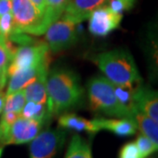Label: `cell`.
Returning a JSON list of instances; mask_svg holds the SVG:
<instances>
[{"label":"cell","instance_id":"obj_1","mask_svg":"<svg viewBox=\"0 0 158 158\" xmlns=\"http://www.w3.org/2000/svg\"><path fill=\"white\" fill-rule=\"evenodd\" d=\"M47 89L50 115H59L73 108L84 95L77 75L68 69L56 68L48 72Z\"/></svg>","mask_w":158,"mask_h":158},{"label":"cell","instance_id":"obj_2","mask_svg":"<svg viewBox=\"0 0 158 158\" xmlns=\"http://www.w3.org/2000/svg\"><path fill=\"white\" fill-rule=\"evenodd\" d=\"M91 60L113 85L131 89L141 85V75L128 51H106L92 56Z\"/></svg>","mask_w":158,"mask_h":158},{"label":"cell","instance_id":"obj_3","mask_svg":"<svg viewBox=\"0 0 158 158\" xmlns=\"http://www.w3.org/2000/svg\"><path fill=\"white\" fill-rule=\"evenodd\" d=\"M87 90L92 111L117 118H131L130 113L115 95L113 85L106 77L91 78L87 85Z\"/></svg>","mask_w":158,"mask_h":158},{"label":"cell","instance_id":"obj_4","mask_svg":"<svg viewBox=\"0 0 158 158\" xmlns=\"http://www.w3.org/2000/svg\"><path fill=\"white\" fill-rule=\"evenodd\" d=\"M11 13L15 25L14 33L40 36L48 29L44 16L29 0H11Z\"/></svg>","mask_w":158,"mask_h":158},{"label":"cell","instance_id":"obj_5","mask_svg":"<svg viewBox=\"0 0 158 158\" xmlns=\"http://www.w3.org/2000/svg\"><path fill=\"white\" fill-rule=\"evenodd\" d=\"M50 58V50L46 41L40 40L33 45L18 47L7 69L8 77L18 71L34 67Z\"/></svg>","mask_w":158,"mask_h":158},{"label":"cell","instance_id":"obj_6","mask_svg":"<svg viewBox=\"0 0 158 158\" xmlns=\"http://www.w3.org/2000/svg\"><path fill=\"white\" fill-rule=\"evenodd\" d=\"M75 23L60 18L52 23L46 31V43L50 52L59 53L70 48L77 40Z\"/></svg>","mask_w":158,"mask_h":158},{"label":"cell","instance_id":"obj_7","mask_svg":"<svg viewBox=\"0 0 158 158\" xmlns=\"http://www.w3.org/2000/svg\"><path fill=\"white\" fill-rule=\"evenodd\" d=\"M65 135L63 129H47L40 132L30 141V158H54L62 147Z\"/></svg>","mask_w":158,"mask_h":158},{"label":"cell","instance_id":"obj_8","mask_svg":"<svg viewBox=\"0 0 158 158\" xmlns=\"http://www.w3.org/2000/svg\"><path fill=\"white\" fill-rule=\"evenodd\" d=\"M122 18V13L104 5L91 12L89 17V31L94 36L105 37L118 28Z\"/></svg>","mask_w":158,"mask_h":158},{"label":"cell","instance_id":"obj_9","mask_svg":"<svg viewBox=\"0 0 158 158\" xmlns=\"http://www.w3.org/2000/svg\"><path fill=\"white\" fill-rule=\"evenodd\" d=\"M42 125L40 121L24 118L19 115L11 126L6 145L28 143L40 132Z\"/></svg>","mask_w":158,"mask_h":158},{"label":"cell","instance_id":"obj_10","mask_svg":"<svg viewBox=\"0 0 158 158\" xmlns=\"http://www.w3.org/2000/svg\"><path fill=\"white\" fill-rule=\"evenodd\" d=\"M106 2L108 0H69L61 18L78 24L89 19L92 11Z\"/></svg>","mask_w":158,"mask_h":158},{"label":"cell","instance_id":"obj_11","mask_svg":"<svg viewBox=\"0 0 158 158\" xmlns=\"http://www.w3.org/2000/svg\"><path fill=\"white\" fill-rule=\"evenodd\" d=\"M134 100L139 111L157 122L158 98L156 90L148 86L138 85L134 90Z\"/></svg>","mask_w":158,"mask_h":158},{"label":"cell","instance_id":"obj_12","mask_svg":"<svg viewBox=\"0 0 158 158\" xmlns=\"http://www.w3.org/2000/svg\"><path fill=\"white\" fill-rule=\"evenodd\" d=\"M51 62V57L46 59L45 61L35 65L34 67L24 69L21 71H18L16 73L10 76V80L8 83V87L6 90V95H9L14 93L18 90H22L27 87L29 84H31L34 79L38 77L41 71L48 69Z\"/></svg>","mask_w":158,"mask_h":158},{"label":"cell","instance_id":"obj_13","mask_svg":"<svg viewBox=\"0 0 158 158\" xmlns=\"http://www.w3.org/2000/svg\"><path fill=\"white\" fill-rule=\"evenodd\" d=\"M94 120L99 130H107L118 136L134 135L138 129L135 121L131 118H106L99 117L95 118Z\"/></svg>","mask_w":158,"mask_h":158},{"label":"cell","instance_id":"obj_14","mask_svg":"<svg viewBox=\"0 0 158 158\" xmlns=\"http://www.w3.org/2000/svg\"><path fill=\"white\" fill-rule=\"evenodd\" d=\"M58 125L62 129L74 130L77 132H86L90 135H95L100 131L93 119H87L77 116L75 113L62 114L58 118Z\"/></svg>","mask_w":158,"mask_h":158},{"label":"cell","instance_id":"obj_15","mask_svg":"<svg viewBox=\"0 0 158 158\" xmlns=\"http://www.w3.org/2000/svg\"><path fill=\"white\" fill-rule=\"evenodd\" d=\"M48 72V69L41 71L31 84L24 88L26 101L48 105V97L47 89V79Z\"/></svg>","mask_w":158,"mask_h":158},{"label":"cell","instance_id":"obj_16","mask_svg":"<svg viewBox=\"0 0 158 158\" xmlns=\"http://www.w3.org/2000/svg\"><path fill=\"white\" fill-rule=\"evenodd\" d=\"M132 118L135 121L137 128L141 130L143 135L148 137L153 143L158 147V125L156 121L141 113L137 108L132 112Z\"/></svg>","mask_w":158,"mask_h":158},{"label":"cell","instance_id":"obj_17","mask_svg":"<svg viewBox=\"0 0 158 158\" xmlns=\"http://www.w3.org/2000/svg\"><path fill=\"white\" fill-rule=\"evenodd\" d=\"M20 116L24 118L37 120L43 124L47 119H48L51 115L48 109V105L38 104L32 101H26V104L20 113Z\"/></svg>","mask_w":158,"mask_h":158},{"label":"cell","instance_id":"obj_18","mask_svg":"<svg viewBox=\"0 0 158 158\" xmlns=\"http://www.w3.org/2000/svg\"><path fill=\"white\" fill-rule=\"evenodd\" d=\"M18 47L7 39L5 42H0V79L6 85L7 82V69L11 59L17 50Z\"/></svg>","mask_w":158,"mask_h":158},{"label":"cell","instance_id":"obj_19","mask_svg":"<svg viewBox=\"0 0 158 158\" xmlns=\"http://www.w3.org/2000/svg\"><path fill=\"white\" fill-rule=\"evenodd\" d=\"M65 158H92L90 144L80 135H74L69 142Z\"/></svg>","mask_w":158,"mask_h":158},{"label":"cell","instance_id":"obj_20","mask_svg":"<svg viewBox=\"0 0 158 158\" xmlns=\"http://www.w3.org/2000/svg\"><path fill=\"white\" fill-rule=\"evenodd\" d=\"M69 0H46L44 21L47 28L62 17Z\"/></svg>","mask_w":158,"mask_h":158},{"label":"cell","instance_id":"obj_21","mask_svg":"<svg viewBox=\"0 0 158 158\" xmlns=\"http://www.w3.org/2000/svg\"><path fill=\"white\" fill-rule=\"evenodd\" d=\"M25 104H26V97H25L24 89H22L14 93L6 95L3 112H14L20 114Z\"/></svg>","mask_w":158,"mask_h":158},{"label":"cell","instance_id":"obj_22","mask_svg":"<svg viewBox=\"0 0 158 158\" xmlns=\"http://www.w3.org/2000/svg\"><path fill=\"white\" fill-rule=\"evenodd\" d=\"M113 88H114V92L118 100L127 110V112L130 113V116L132 118V112L136 107L135 100H134L135 89L114 85H113Z\"/></svg>","mask_w":158,"mask_h":158},{"label":"cell","instance_id":"obj_23","mask_svg":"<svg viewBox=\"0 0 158 158\" xmlns=\"http://www.w3.org/2000/svg\"><path fill=\"white\" fill-rule=\"evenodd\" d=\"M20 114L14 112H3L0 118V145H6L9 133L14 121Z\"/></svg>","mask_w":158,"mask_h":158},{"label":"cell","instance_id":"obj_24","mask_svg":"<svg viewBox=\"0 0 158 158\" xmlns=\"http://www.w3.org/2000/svg\"><path fill=\"white\" fill-rule=\"evenodd\" d=\"M135 143L141 158H147L157 150V146H156L148 137L143 135L138 136Z\"/></svg>","mask_w":158,"mask_h":158},{"label":"cell","instance_id":"obj_25","mask_svg":"<svg viewBox=\"0 0 158 158\" xmlns=\"http://www.w3.org/2000/svg\"><path fill=\"white\" fill-rule=\"evenodd\" d=\"M0 32L6 39H8L9 36L15 32V25L11 12L0 17Z\"/></svg>","mask_w":158,"mask_h":158},{"label":"cell","instance_id":"obj_26","mask_svg":"<svg viewBox=\"0 0 158 158\" xmlns=\"http://www.w3.org/2000/svg\"><path fill=\"white\" fill-rule=\"evenodd\" d=\"M118 158H141L135 142H128L121 148Z\"/></svg>","mask_w":158,"mask_h":158},{"label":"cell","instance_id":"obj_27","mask_svg":"<svg viewBox=\"0 0 158 158\" xmlns=\"http://www.w3.org/2000/svg\"><path fill=\"white\" fill-rule=\"evenodd\" d=\"M108 2H109V7L118 13H122L123 11H127L131 9V7L122 0H108Z\"/></svg>","mask_w":158,"mask_h":158},{"label":"cell","instance_id":"obj_28","mask_svg":"<svg viewBox=\"0 0 158 158\" xmlns=\"http://www.w3.org/2000/svg\"><path fill=\"white\" fill-rule=\"evenodd\" d=\"M11 11V0H0V17Z\"/></svg>","mask_w":158,"mask_h":158},{"label":"cell","instance_id":"obj_29","mask_svg":"<svg viewBox=\"0 0 158 158\" xmlns=\"http://www.w3.org/2000/svg\"><path fill=\"white\" fill-rule=\"evenodd\" d=\"M34 5L37 10L44 16L46 10V0H29Z\"/></svg>","mask_w":158,"mask_h":158},{"label":"cell","instance_id":"obj_30","mask_svg":"<svg viewBox=\"0 0 158 158\" xmlns=\"http://www.w3.org/2000/svg\"><path fill=\"white\" fill-rule=\"evenodd\" d=\"M6 93L3 90H0V114H2L4 106H5V101H6Z\"/></svg>","mask_w":158,"mask_h":158},{"label":"cell","instance_id":"obj_31","mask_svg":"<svg viewBox=\"0 0 158 158\" xmlns=\"http://www.w3.org/2000/svg\"><path fill=\"white\" fill-rule=\"evenodd\" d=\"M122 1H124L125 3H127L128 6L132 8L133 6H134V5H135V3L136 0H122Z\"/></svg>","mask_w":158,"mask_h":158},{"label":"cell","instance_id":"obj_32","mask_svg":"<svg viewBox=\"0 0 158 158\" xmlns=\"http://www.w3.org/2000/svg\"><path fill=\"white\" fill-rule=\"evenodd\" d=\"M6 40H7V39H6V38H5V37H4L3 35H2L1 32H0V42H5Z\"/></svg>","mask_w":158,"mask_h":158},{"label":"cell","instance_id":"obj_33","mask_svg":"<svg viewBox=\"0 0 158 158\" xmlns=\"http://www.w3.org/2000/svg\"><path fill=\"white\" fill-rule=\"evenodd\" d=\"M5 85H6V84L3 83V81L0 79V90H3V88L5 87Z\"/></svg>","mask_w":158,"mask_h":158},{"label":"cell","instance_id":"obj_34","mask_svg":"<svg viewBox=\"0 0 158 158\" xmlns=\"http://www.w3.org/2000/svg\"><path fill=\"white\" fill-rule=\"evenodd\" d=\"M2 154H3V148L0 147V158L2 156Z\"/></svg>","mask_w":158,"mask_h":158}]
</instances>
